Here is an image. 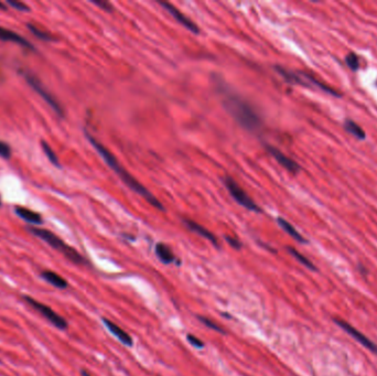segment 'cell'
<instances>
[{"instance_id": "6da1fadb", "label": "cell", "mask_w": 377, "mask_h": 376, "mask_svg": "<svg viewBox=\"0 0 377 376\" xmlns=\"http://www.w3.org/2000/svg\"><path fill=\"white\" fill-rule=\"evenodd\" d=\"M85 136L88 139V141L90 142V145H92L96 149V152L101 155V157L103 158L104 161L108 164V167L116 172V174L118 175V177L123 180L124 183L128 187H130L133 191H135L136 193H138L139 195H141L142 198L146 199L150 203V204L154 205L155 208L159 209V210H164L163 205L159 202V200L156 199L155 195L152 194V192H149L144 185H142L140 182H138L137 180H136L129 174V172L126 171L122 167V165L119 164V162L117 161L116 158L112 156V154L109 152V150L106 147L103 146L101 142L97 141L93 136H90V135L88 134V131H86V130H85Z\"/></svg>"}, {"instance_id": "7a4b0ae2", "label": "cell", "mask_w": 377, "mask_h": 376, "mask_svg": "<svg viewBox=\"0 0 377 376\" xmlns=\"http://www.w3.org/2000/svg\"><path fill=\"white\" fill-rule=\"evenodd\" d=\"M220 92L225 108L240 126L250 131H257L260 128L261 119L250 103L224 85L220 86Z\"/></svg>"}, {"instance_id": "3957f363", "label": "cell", "mask_w": 377, "mask_h": 376, "mask_svg": "<svg viewBox=\"0 0 377 376\" xmlns=\"http://www.w3.org/2000/svg\"><path fill=\"white\" fill-rule=\"evenodd\" d=\"M28 231L30 233H32L34 236L44 240V242L48 245H50L52 248H54V250H56L58 252L63 254L64 257H66L70 261L74 262V264H78V265L86 264L85 258L83 257L77 250H74L73 247L67 245L64 240H62L59 236H56L54 233H52L51 231L44 230V229H37L34 227H29Z\"/></svg>"}, {"instance_id": "277c9868", "label": "cell", "mask_w": 377, "mask_h": 376, "mask_svg": "<svg viewBox=\"0 0 377 376\" xmlns=\"http://www.w3.org/2000/svg\"><path fill=\"white\" fill-rule=\"evenodd\" d=\"M275 69L285 79V81L287 83H290V84H296V85H301V86H306V87H316V88L321 89V91L323 92H326L334 97H337V99L342 97V94L340 92H337L336 89H334L333 87H331L327 84H324V83H322L319 80H316L314 77H312L311 74H309L307 72H301V71L293 72V71L285 69V67H281V66H276Z\"/></svg>"}, {"instance_id": "5b68a950", "label": "cell", "mask_w": 377, "mask_h": 376, "mask_svg": "<svg viewBox=\"0 0 377 376\" xmlns=\"http://www.w3.org/2000/svg\"><path fill=\"white\" fill-rule=\"evenodd\" d=\"M22 75H24V78L26 79L28 84L33 88V91H35L45 102H47L49 106L56 112V115L60 117H64V110L61 106V104H60L56 101L55 97L44 87L41 81L37 79L35 75L29 73V72H22Z\"/></svg>"}, {"instance_id": "8992f818", "label": "cell", "mask_w": 377, "mask_h": 376, "mask_svg": "<svg viewBox=\"0 0 377 376\" xmlns=\"http://www.w3.org/2000/svg\"><path fill=\"white\" fill-rule=\"evenodd\" d=\"M22 298H24L25 302L30 306L32 307L34 310H36L37 312H39L43 318L47 319L51 325H53L55 328L60 329V330H66L67 327H69V323H67V321L61 317V315L58 314L54 310H52L50 307H48L47 305H44L42 303H39L37 300L33 299L32 297L30 296H22Z\"/></svg>"}, {"instance_id": "52a82bcc", "label": "cell", "mask_w": 377, "mask_h": 376, "mask_svg": "<svg viewBox=\"0 0 377 376\" xmlns=\"http://www.w3.org/2000/svg\"><path fill=\"white\" fill-rule=\"evenodd\" d=\"M224 184L226 186V189L229 190V192L231 193L232 197L234 198L238 204H240L242 206H244L245 209L250 210V211H255L260 213L261 210L260 208L256 204V203L248 197L246 194V192L240 187L236 182L235 180H233L230 177H226L224 179Z\"/></svg>"}, {"instance_id": "ba28073f", "label": "cell", "mask_w": 377, "mask_h": 376, "mask_svg": "<svg viewBox=\"0 0 377 376\" xmlns=\"http://www.w3.org/2000/svg\"><path fill=\"white\" fill-rule=\"evenodd\" d=\"M333 321L337 327H340L343 331H345L346 333L349 335H351L353 339H355L359 343H361L365 349H367L368 351H371L374 354H377V344H375L372 340H369L368 337L359 331L357 329L354 328L353 326H351L349 322H346L343 319H338V318H333Z\"/></svg>"}, {"instance_id": "9c48e42d", "label": "cell", "mask_w": 377, "mask_h": 376, "mask_svg": "<svg viewBox=\"0 0 377 376\" xmlns=\"http://www.w3.org/2000/svg\"><path fill=\"white\" fill-rule=\"evenodd\" d=\"M159 5L162 6L163 8L167 10L173 18H175L178 22H180L181 25L184 26L187 30H190L191 32H193L195 34H198L200 32L199 27L195 25L191 19H188L185 16V14H183L179 9H177L175 6L171 5L170 3H167V2H159Z\"/></svg>"}, {"instance_id": "30bf717a", "label": "cell", "mask_w": 377, "mask_h": 376, "mask_svg": "<svg viewBox=\"0 0 377 376\" xmlns=\"http://www.w3.org/2000/svg\"><path fill=\"white\" fill-rule=\"evenodd\" d=\"M267 150L269 152V154L275 158L276 161L280 165H282L285 169H287L288 171L292 172V174H298V172L300 171L301 169L300 165L295 160H292L291 158H289L288 156H286L284 153H281L278 148L274 146H267Z\"/></svg>"}, {"instance_id": "8fae6325", "label": "cell", "mask_w": 377, "mask_h": 376, "mask_svg": "<svg viewBox=\"0 0 377 376\" xmlns=\"http://www.w3.org/2000/svg\"><path fill=\"white\" fill-rule=\"evenodd\" d=\"M0 40L5 41V42H13V43L19 44V46H21V47L26 48V49L32 50V51L34 50V47L32 46V44L30 43L27 39H25L24 36L20 35L17 32L12 31V30L6 29L4 27H0Z\"/></svg>"}, {"instance_id": "7c38bea8", "label": "cell", "mask_w": 377, "mask_h": 376, "mask_svg": "<svg viewBox=\"0 0 377 376\" xmlns=\"http://www.w3.org/2000/svg\"><path fill=\"white\" fill-rule=\"evenodd\" d=\"M102 320L104 322V325L106 326V328L109 330V332L112 335H115L120 342H122L124 345H126V347H133L134 340L129 333H127L126 331H124L122 328L118 327L117 325H115L114 322H111L110 320L106 318H103Z\"/></svg>"}, {"instance_id": "4fadbf2b", "label": "cell", "mask_w": 377, "mask_h": 376, "mask_svg": "<svg viewBox=\"0 0 377 376\" xmlns=\"http://www.w3.org/2000/svg\"><path fill=\"white\" fill-rule=\"evenodd\" d=\"M184 224L187 227L188 230H191L192 232L197 233V234H199L200 236L206 238L208 240H210L211 243H212L213 245L217 246L218 247V239L217 237L213 234L212 232H210L208 229H205L204 227H202V225L198 224L197 222H194L192 220H187V219H184L183 220Z\"/></svg>"}, {"instance_id": "5bb4252c", "label": "cell", "mask_w": 377, "mask_h": 376, "mask_svg": "<svg viewBox=\"0 0 377 376\" xmlns=\"http://www.w3.org/2000/svg\"><path fill=\"white\" fill-rule=\"evenodd\" d=\"M14 212L20 217V219L25 220L26 222L33 224V225H40L43 223L42 221V216L36 213L32 210H30L28 208H24V206H16L14 208Z\"/></svg>"}, {"instance_id": "9a60e30c", "label": "cell", "mask_w": 377, "mask_h": 376, "mask_svg": "<svg viewBox=\"0 0 377 376\" xmlns=\"http://www.w3.org/2000/svg\"><path fill=\"white\" fill-rule=\"evenodd\" d=\"M41 277L45 281L49 283L52 286H54L55 288H59V289H66L67 286H69V284H67V281L62 276H60L59 274L52 272V270H43V272L41 273Z\"/></svg>"}, {"instance_id": "2e32d148", "label": "cell", "mask_w": 377, "mask_h": 376, "mask_svg": "<svg viewBox=\"0 0 377 376\" xmlns=\"http://www.w3.org/2000/svg\"><path fill=\"white\" fill-rule=\"evenodd\" d=\"M155 252L157 257L165 265L171 264V262L176 260V257L175 255H173L171 248L163 243H158L155 247Z\"/></svg>"}, {"instance_id": "e0dca14e", "label": "cell", "mask_w": 377, "mask_h": 376, "mask_svg": "<svg viewBox=\"0 0 377 376\" xmlns=\"http://www.w3.org/2000/svg\"><path fill=\"white\" fill-rule=\"evenodd\" d=\"M277 223L279 224V227H280L286 233H287V234H289L293 239H296L297 242L303 243V244L308 243V240L303 235H301L300 233L295 228H293L288 221H286L285 219H282V217H278Z\"/></svg>"}, {"instance_id": "ac0fdd59", "label": "cell", "mask_w": 377, "mask_h": 376, "mask_svg": "<svg viewBox=\"0 0 377 376\" xmlns=\"http://www.w3.org/2000/svg\"><path fill=\"white\" fill-rule=\"evenodd\" d=\"M343 127L346 131L353 135V136L357 138L359 140H364L366 138V134L364 129L362 128L361 126H359L355 122H354V120L346 119L343 124Z\"/></svg>"}, {"instance_id": "d6986e66", "label": "cell", "mask_w": 377, "mask_h": 376, "mask_svg": "<svg viewBox=\"0 0 377 376\" xmlns=\"http://www.w3.org/2000/svg\"><path fill=\"white\" fill-rule=\"evenodd\" d=\"M287 251L289 252V254H290V255H292V256L295 257V258L300 262V264H303L304 266H306L308 269H310V270H316V267L313 265V262H312L311 260H309L306 256H304L303 254L299 253V252L296 250V248H293V247L288 246V247H287Z\"/></svg>"}, {"instance_id": "ffe728a7", "label": "cell", "mask_w": 377, "mask_h": 376, "mask_svg": "<svg viewBox=\"0 0 377 376\" xmlns=\"http://www.w3.org/2000/svg\"><path fill=\"white\" fill-rule=\"evenodd\" d=\"M27 27H28V29L30 30V31H31L37 37V39L43 40V41H53L54 40L53 35H52L51 33H49L48 31H45V30H43V29L37 28L35 25L28 24Z\"/></svg>"}, {"instance_id": "44dd1931", "label": "cell", "mask_w": 377, "mask_h": 376, "mask_svg": "<svg viewBox=\"0 0 377 376\" xmlns=\"http://www.w3.org/2000/svg\"><path fill=\"white\" fill-rule=\"evenodd\" d=\"M41 147H42V149H43V152H44L45 156H47V157H48V159L50 160V162H51L52 164H54L55 167H58V168L61 167V164H60L59 159H58V156H56V155H55V153L53 152V149H52V148L50 147V145L48 144V142L45 141V140H41Z\"/></svg>"}, {"instance_id": "7402d4cb", "label": "cell", "mask_w": 377, "mask_h": 376, "mask_svg": "<svg viewBox=\"0 0 377 376\" xmlns=\"http://www.w3.org/2000/svg\"><path fill=\"white\" fill-rule=\"evenodd\" d=\"M345 63L354 72L360 69V59L354 52H350V53L345 57Z\"/></svg>"}, {"instance_id": "603a6c76", "label": "cell", "mask_w": 377, "mask_h": 376, "mask_svg": "<svg viewBox=\"0 0 377 376\" xmlns=\"http://www.w3.org/2000/svg\"><path fill=\"white\" fill-rule=\"evenodd\" d=\"M198 319H199V320H200V321L203 323V325H204L206 328H209V329H211V330H213V331H216V332H218V333L225 334V331H224L220 326L216 325L215 322H213L212 320H210L209 318H206V317H202V315H199Z\"/></svg>"}, {"instance_id": "cb8c5ba5", "label": "cell", "mask_w": 377, "mask_h": 376, "mask_svg": "<svg viewBox=\"0 0 377 376\" xmlns=\"http://www.w3.org/2000/svg\"><path fill=\"white\" fill-rule=\"evenodd\" d=\"M7 5H9L10 7H12L13 9L19 10V11H24V12L30 11L29 6H27L25 3H22V2H18V0H7Z\"/></svg>"}, {"instance_id": "d4e9b609", "label": "cell", "mask_w": 377, "mask_h": 376, "mask_svg": "<svg viewBox=\"0 0 377 376\" xmlns=\"http://www.w3.org/2000/svg\"><path fill=\"white\" fill-rule=\"evenodd\" d=\"M0 157L8 160L11 158V148L7 142L0 140Z\"/></svg>"}, {"instance_id": "484cf974", "label": "cell", "mask_w": 377, "mask_h": 376, "mask_svg": "<svg viewBox=\"0 0 377 376\" xmlns=\"http://www.w3.org/2000/svg\"><path fill=\"white\" fill-rule=\"evenodd\" d=\"M186 340L187 342L190 343L192 347H194L195 349H203L204 348V343H203L198 336H195L193 334H187L186 335Z\"/></svg>"}, {"instance_id": "4316f807", "label": "cell", "mask_w": 377, "mask_h": 376, "mask_svg": "<svg viewBox=\"0 0 377 376\" xmlns=\"http://www.w3.org/2000/svg\"><path fill=\"white\" fill-rule=\"evenodd\" d=\"M225 239L226 242H228L233 248H235V250H240V247H242V243L239 242V240L235 237H232V236H225Z\"/></svg>"}, {"instance_id": "83f0119b", "label": "cell", "mask_w": 377, "mask_h": 376, "mask_svg": "<svg viewBox=\"0 0 377 376\" xmlns=\"http://www.w3.org/2000/svg\"><path fill=\"white\" fill-rule=\"evenodd\" d=\"M93 4L96 5L97 7H100V8L103 10L112 11V6L107 2H103V0H94Z\"/></svg>"}, {"instance_id": "f1b7e54d", "label": "cell", "mask_w": 377, "mask_h": 376, "mask_svg": "<svg viewBox=\"0 0 377 376\" xmlns=\"http://www.w3.org/2000/svg\"><path fill=\"white\" fill-rule=\"evenodd\" d=\"M359 270H360V272H361L362 274H363L364 276L368 274V270H367L363 265H362V264H361V265H359Z\"/></svg>"}, {"instance_id": "f546056e", "label": "cell", "mask_w": 377, "mask_h": 376, "mask_svg": "<svg viewBox=\"0 0 377 376\" xmlns=\"http://www.w3.org/2000/svg\"><path fill=\"white\" fill-rule=\"evenodd\" d=\"M81 374H82V376H92V375H90L87 371H85V370H82L81 371Z\"/></svg>"}, {"instance_id": "4dcf8cb0", "label": "cell", "mask_w": 377, "mask_h": 376, "mask_svg": "<svg viewBox=\"0 0 377 376\" xmlns=\"http://www.w3.org/2000/svg\"><path fill=\"white\" fill-rule=\"evenodd\" d=\"M0 9H2V10H7L6 6H5L3 3H0Z\"/></svg>"}, {"instance_id": "1f68e13d", "label": "cell", "mask_w": 377, "mask_h": 376, "mask_svg": "<svg viewBox=\"0 0 377 376\" xmlns=\"http://www.w3.org/2000/svg\"><path fill=\"white\" fill-rule=\"evenodd\" d=\"M4 80V78H3V75H2V73H0V82H2Z\"/></svg>"}, {"instance_id": "d6a6232c", "label": "cell", "mask_w": 377, "mask_h": 376, "mask_svg": "<svg viewBox=\"0 0 377 376\" xmlns=\"http://www.w3.org/2000/svg\"><path fill=\"white\" fill-rule=\"evenodd\" d=\"M0 205H2V200H0Z\"/></svg>"}]
</instances>
